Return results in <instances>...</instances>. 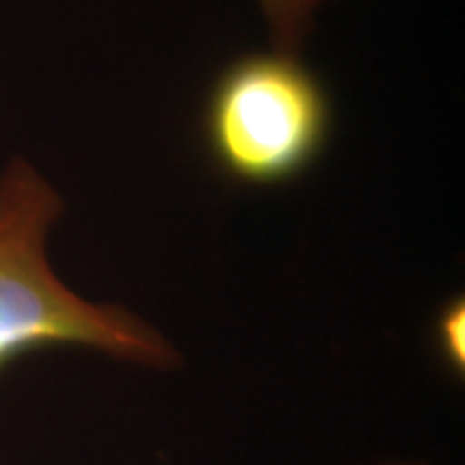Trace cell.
Wrapping results in <instances>:
<instances>
[{
  "instance_id": "cell-4",
  "label": "cell",
  "mask_w": 465,
  "mask_h": 465,
  "mask_svg": "<svg viewBox=\"0 0 465 465\" xmlns=\"http://www.w3.org/2000/svg\"><path fill=\"white\" fill-rule=\"evenodd\" d=\"M465 306L461 298H452L441 306L435 319V345L440 360L455 375H463L465 369Z\"/></svg>"
},
{
  "instance_id": "cell-2",
  "label": "cell",
  "mask_w": 465,
  "mask_h": 465,
  "mask_svg": "<svg viewBox=\"0 0 465 465\" xmlns=\"http://www.w3.org/2000/svg\"><path fill=\"white\" fill-rule=\"evenodd\" d=\"M213 164L243 185H281L322 158L332 104L322 80L293 52L232 61L207 95L203 116Z\"/></svg>"
},
{
  "instance_id": "cell-3",
  "label": "cell",
  "mask_w": 465,
  "mask_h": 465,
  "mask_svg": "<svg viewBox=\"0 0 465 465\" xmlns=\"http://www.w3.org/2000/svg\"><path fill=\"white\" fill-rule=\"evenodd\" d=\"M272 37V48L300 54L317 15L330 0H254Z\"/></svg>"
},
{
  "instance_id": "cell-1",
  "label": "cell",
  "mask_w": 465,
  "mask_h": 465,
  "mask_svg": "<svg viewBox=\"0 0 465 465\" xmlns=\"http://www.w3.org/2000/svg\"><path fill=\"white\" fill-rule=\"evenodd\" d=\"M63 212L58 192L31 164L0 177V371L45 347H84L153 369L179 353L158 330L121 306L80 298L52 270L48 232Z\"/></svg>"
}]
</instances>
